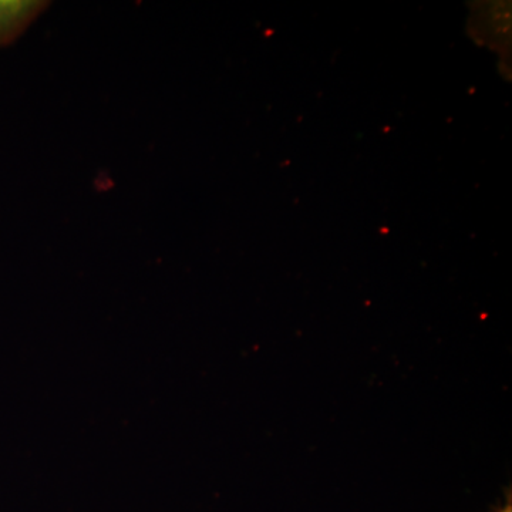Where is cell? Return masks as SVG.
I'll list each match as a JSON object with an SVG mask.
<instances>
[{
  "label": "cell",
  "mask_w": 512,
  "mask_h": 512,
  "mask_svg": "<svg viewBox=\"0 0 512 512\" xmlns=\"http://www.w3.org/2000/svg\"><path fill=\"white\" fill-rule=\"evenodd\" d=\"M45 8L42 2L0 0V47L15 42Z\"/></svg>",
  "instance_id": "obj_1"
},
{
  "label": "cell",
  "mask_w": 512,
  "mask_h": 512,
  "mask_svg": "<svg viewBox=\"0 0 512 512\" xmlns=\"http://www.w3.org/2000/svg\"><path fill=\"white\" fill-rule=\"evenodd\" d=\"M501 512H511V505H508V507L504 508V510Z\"/></svg>",
  "instance_id": "obj_2"
}]
</instances>
